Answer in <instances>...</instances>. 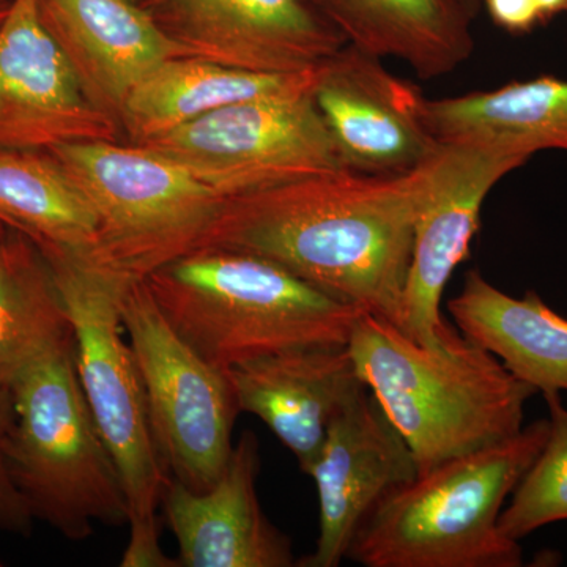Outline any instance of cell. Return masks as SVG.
<instances>
[{
  "instance_id": "1",
  "label": "cell",
  "mask_w": 567,
  "mask_h": 567,
  "mask_svg": "<svg viewBox=\"0 0 567 567\" xmlns=\"http://www.w3.org/2000/svg\"><path fill=\"white\" fill-rule=\"evenodd\" d=\"M432 159L406 174L336 169L235 194L192 252L251 254L398 324Z\"/></svg>"
},
{
  "instance_id": "2",
  "label": "cell",
  "mask_w": 567,
  "mask_h": 567,
  "mask_svg": "<svg viewBox=\"0 0 567 567\" xmlns=\"http://www.w3.org/2000/svg\"><path fill=\"white\" fill-rule=\"evenodd\" d=\"M347 346L364 385L412 450L417 476L516 435L537 394L462 334L434 352L386 319L361 312Z\"/></svg>"
},
{
  "instance_id": "3",
  "label": "cell",
  "mask_w": 567,
  "mask_h": 567,
  "mask_svg": "<svg viewBox=\"0 0 567 567\" xmlns=\"http://www.w3.org/2000/svg\"><path fill=\"white\" fill-rule=\"evenodd\" d=\"M159 311L219 371L284 350L349 344L360 309L251 254L203 249L144 279Z\"/></svg>"
},
{
  "instance_id": "4",
  "label": "cell",
  "mask_w": 567,
  "mask_h": 567,
  "mask_svg": "<svg viewBox=\"0 0 567 567\" xmlns=\"http://www.w3.org/2000/svg\"><path fill=\"white\" fill-rule=\"evenodd\" d=\"M548 427V420H537L395 488L358 529L347 559L365 567L524 565L520 543L503 535L498 520Z\"/></svg>"
},
{
  "instance_id": "5",
  "label": "cell",
  "mask_w": 567,
  "mask_h": 567,
  "mask_svg": "<svg viewBox=\"0 0 567 567\" xmlns=\"http://www.w3.org/2000/svg\"><path fill=\"white\" fill-rule=\"evenodd\" d=\"M35 244L65 301L81 388L128 503L130 543L121 566H178L159 547L156 511L171 476L153 440L132 346L123 338L118 303L130 282L96 267L84 254L50 241Z\"/></svg>"
},
{
  "instance_id": "6",
  "label": "cell",
  "mask_w": 567,
  "mask_h": 567,
  "mask_svg": "<svg viewBox=\"0 0 567 567\" xmlns=\"http://www.w3.org/2000/svg\"><path fill=\"white\" fill-rule=\"evenodd\" d=\"M11 395L7 462L33 520L70 540L91 537L96 522L128 525L121 475L85 401L74 342L29 365Z\"/></svg>"
},
{
  "instance_id": "7",
  "label": "cell",
  "mask_w": 567,
  "mask_h": 567,
  "mask_svg": "<svg viewBox=\"0 0 567 567\" xmlns=\"http://www.w3.org/2000/svg\"><path fill=\"white\" fill-rule=\"evenodd\" d=\"M50 153L95 213L96 244L84 256L126 282L192 252L229 197L137 144L70 142Z\"/></svg>"
},
{
  "instance_id": "8",
  "label": "cell",
  "mask_w": 567,
  "mask_h": 567,
  "mask_svg": "<svg viewBox=\"0 0 567 567\" xmlns=\"http://www.w3.org/2000/svg\"><path fill=\"white\" fill-rule=\"evenodd\" d=\"M118 306L159 457L183 486L207 492L221 477L234 450L233 429L240 410L229 377L175 333L144 279L126 284Z\"/></svg>"
},
{
  "instance_id": "9",
  "label": "cell",
  "mask_w": 567,
  "mask_h": 567,
  "mask_svg": "<svg viewBox=\"0 0 567 567\" xmlns=\"http://www.w3.org/2000/svg\"><path fill=\"white\" fill-rule=\"evenodd\" d=\"M315 81L229 104L137 145L174 159L229 197L347 169L317 110Z\"/></svg>"
},
{
  "instance_id": "10",
  "label": "cell",
  "mask_w": 567,
  "mask_h": 567,
  "mask_svg": "<svg viewBox=\"0 0 567 567\" xmlns=\"http://www.w3.org/2000/svg\"><path fill=\"white\" fill-rule=\"evenodd\" d=\"M532 156L488 142H442L431 164L406 270L395 327L434 352L461 338L442 317V298L454 270L470 254L480 230L484 200L505 175Z\"/></svg>"
},
{
  "instance_id": "11",
  "label": "cell",
  "mask_w": 567,
  "mask_h": 567,
  "mask_svg": "<svg viewBox=\"0 0 567 567\" xmlns=\"http://www.w3.org/2000/svg\"><path fill=\"white\" fill-rule=\"evenodd\" d=\"M188 58L256 73H305L347 40L311 0H137Z\"/></svg>"
},
{
  "instance_id": "12",
  "label": "cell",
  "mask_w": 567,
  "mask_h": 567,
  "mask_svg": "<svg viewBox=\"0 0 567 567\" xmlns=\"http://www.w3.org/2000/svg\"><path fill=\"white\" fill-rule=\"evenodd\" d=\"M312 96L342 162L354 173H412L442 148L415 85L353 44L317 69Z\"/></svg>"
},
{
  "instance_id": "13",
  "label": "cell",
  "mask_w": 567,
  "mask_h": 567,
  "mask_svg": "<svg viewBox=\"0 0 567 567\" xmlns=\"http://www.w3.org/2000/svg\"><path fill=\"white\" fill-rule=\"evenodd\" d=\"M122 128L82 92L40 18L39 0H11L0 22V148L50 152L121 141Z\"/></svg>"
},
{
  "instance_id": "14",
  "label": "cell",
  "mask_w": 567,
  "mask_h": 567,
  "mask_svg": "<svg viewBox=\"0 0 567 567\" xmlns=\"http://www.w3.org/2000/svg\"><path fill=\"white\" fill-rule=\"evenodd\" d=\"M308 476L320 505L316 550L301 567H338L358 529L395 488L412 483L417 466L404 436L369 390L331 421Z\"/></svg>"
},
{
  "instance_id": "15",
  "label": "cell",
  "mask_w": 567,
  "mask_h": 567,
  "mask_svg": "<svg viewBox=\"0 0 567 567\" xmlns=\"http://www.w3.org/2000/svg\"><path fill=\"white\" fill-rule=\"evenodd\" d=\"M259 440L246 431L226 470L207 492H193L171 477L162 507L178 544L183 567L297 566L289 536L260 507Z\"/></svg>"
},
{
  "instance_id": "16",
  "label": "cell",
  "mask_w": 567,
  "mask_h": 567,
  "mask_svg": "<svg viewBox=\"0 0 567 567\" xmlns=\"http://www.w3.org/2000/svg\"><path fill=\"white\" fill-rule=\"evenodd\" d=\"M39 10L85 99L118 125L133 89L186 55L137 0H39Z\"/></svg>"
},
{
  "instance_id": "17",
  "label": "cell",
  "mask_w": 567,
  "mask_h": 567,
  "mask_svg": "<svg viewBox=\"0 0 567 567\" xmlns=\"http://www.w3.org/2000/svg\"><path fill=\"white\" fill-rule=\"evenodd\" d=\"M240 412L262 420L308 475L334 416L368 390L349 346L267 354L227 371Z\"/></svg>"
},
{
  "instance_id": "18",
  "label": "cell",
  "mask_w": 567,
  "mask_h": 567,
  "mask_svg": "<svg viewBox=\"0 0 567 567\" xmlns=\"http://www.w3.org/2000/svg\"><path fill=\"white\" fill-rule=\"evenodd\" d=\"M447 311L458 333L498 358L517 380L543 395L567 393V319L539 295L511 297L472 270Z\"/></svg>"
},
{
  "instance_id": "19",
  "label": "cell",
  "mask_w": 567,
  "mask_h": 567,
  "mask_svg": "<svg viewBox=\"0 0 567 567\" xmlns=\"http://www.w3.org/2000/svg\"><path fill=\"white\" fill-rule=\"evenodd\" d=\"M347 43L394 58L423 80L461 66L472 54V21L461 0H311Z\"/></svg>"
},
{
  "instance_id": "20",
  "label": "cell",
  "mask_w": 567,
  "mask_h": 567,
  "mask_svg": "<svg viewBox=\"0 0 567 567\" xmlns=\"http://www.w3.org/2000/svg\"><path fill=\"white\" fill-rule=\"evenodd\" d=\"M316 70L256 73L188 55L171 59L130 93L122 111V132L132 144H141L229 104L300 87L315 80Z\"/></svg>"
},
{
  "instance_id": "21",
  "label": "cell",
  "mask_w": 567,
  "mask_h": 567,
  "mask_svg": "<svg viewBox=\"0 0 567 567\" xmlns=\"http://www.w3.org/2000/svg\"><path fill=\"white\" fill-rule=\"evenodd\" d=\"M425 122L440 142L476 141L536 155L567 152V81L554 76L511 82L495 91L424 102Z\"/></svg>"
},
{
  "instance_id": "22",
  "label": "cell",
  "mask_w": 567,
  "mask_h": 567,
  "mask_svg": "<svg viewBox=\"0 0 567 567\" xmlns=\"http://www.w3.org/2000/svg\"><path fill=\"white\" fill-rule=\"evenodd\" d=\"M74 342L65 301L31 235L11 229L0 246V388L44 354Z\"/></svg>"
},
{
  "instance_id": "23",
  "label": "cell",
  "mask_w": 567,
  "mask_h": 567,
  "mask_svg": "<svg viewBox=\"0 0 567 567\" xmlns=\"http://www.w3.org/2000/svg\"><path fill=\"white\" fill-rule=\"evenodd\" d=\"M0 213L35 241L89 254L96 216L50 152L0 148Z\"/></svg>"
},
{
  "instance_id": "24",
  "label": "cell",
  "mask_w": 567,
  "mask_h": 567,
  "mask_svg": "<svg viewBox=\"0 0 567 567\" xmlns=\"http://www.w3.org/2000/svg\"><path fill=\"white\" fill-rule=\"evenodd\" d=\"M544 399L550 424L546 443L498 520L503 535L517 543L536 529L567 522V409L561 394Z\"/></svg>"
},
{
  "instance_id": "25",
  "label": "cell",
  "mask_w": 567,
  "mask_h": 567,
  "mask_svg": "<svg viewBox=\"0 0 567 567\" xmlns=\"http://www.w3.org/2000/svg\"><path fill=\"white\" fill-rule=\"evenodd\" d=\"M13 417L11 390L0 388V529L13 535L29 536L32 533L33 517L11 480L7 462V439Z\"/></svg>"
},
{
  "instance_id": "26",
  "label": "cell",
  "mask_w": 567,
  "mask_h": 567,
  "mask_svg": "<svg viewBox=\"0 0 567 567\" xmlns=\"http://www.w3.org/2000/svg\"><path fill=\"white\" fill-rule=\"evenodd\" d=\"M484 6L491 20L506 32L527 33L544 24L535 0H484Z\"/></svg>"
},
{
  "instance_id": "27",
  "label": "cell",
  "mask_w": 567,
  "mask_h": 567,
  "mask_svg": "<svg viewBox=\"0 0 567 567\" xmlns=\"http://www.w3.org/2000/svg\"><path fill=\"white\" fill-rule=\"evenodd\" d=\"M535 2L543 22L550 21L558 14L567 13V0H535Z\"/></svg>"
},
{
  "instance_id": "28",
  "label": "cell",
  "mask_w": 567,
  "mask_h": 567,
  "mask_svg": "<svg viewBox=\"0 0 567 567\" xmlns=\"http://www.w3.org/2000/svg\"><path fill=\"white\" fill-rule=\"evenodd\" d=\"M461 3L473 18H476V14L480 13L481 0H461Z\"/></svg>"
},
{
  "instance_id": "29",
  "label": "cell",
  "mask_w": 567,
  "mask_h": 567,
  "mask_svg": "<svg viewBox=\"0 0 567 567\" xmlns=\"http://www.w3.org/2000/svg\"><path fill=\"white\" fill-rule=\"evenodd\" d=\"M10 230L11 227L9 224L3 223L2 219H0V246H2L6 238L9 237Z\"/></svg>"
},
{
  "instance_id": "30",
  "label": "cell",
  "mask_w": 567,
  "mask_h": 567,
  "mask_svg": "<svg viewBox=\"0 0 567 567\" xmlns=\"http://www.w3.org/2000/svg\"><path fill=\"white\" fill-rule=\"evenodd\" d=\"M11 0H0V22L6 18L7 11H9Z\"/></svg>"
},
{
  "instance_id": "31",
  "label": "cell",
  "mask_w": 567,
  "mask_h": 567,
  "mask_svg": "<svg viewBox=\"0 0 567 567\" xmlns=\"http://www.w3.org/2000/svg\"><path fill=\"white\" fill-rule=\"evenodd\" d=\"M0 219H2L3 223H7L9 224V226L11 227V229H14L13 226H11V223L9 221V219L6 218V216L2 215V213H0ZM17 230V229H14Z\"/></svg>"
}]
</instances>
